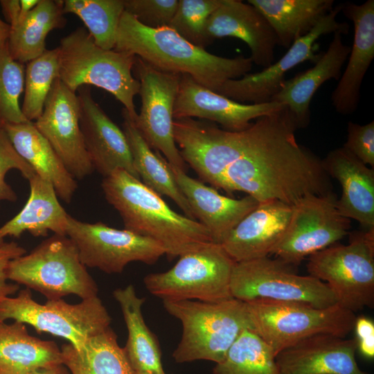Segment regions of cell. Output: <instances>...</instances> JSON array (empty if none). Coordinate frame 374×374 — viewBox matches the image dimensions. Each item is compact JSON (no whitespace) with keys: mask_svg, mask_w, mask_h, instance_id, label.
Returning <instances> with one entry per match:
<instances>
[{"mask_svg":"<svg viewBox=\"0 0 374 374\" xmlns=\"http://www.w3.org/2000/svg\"><path fill=\"white\" fill-rule=\"evenodd\" d=\"M66 235L78 248L81 262L107 274L121 273L132 262L155 263L165 254L155 240L103 222L89 223L69 216Z\"/></svg>","mask_w":374,"mask_h":374,"instance_id":"5bb4252c","label":"cell"},{"mask_svg":"<svg viewBox=\"0 0 374 374\" xmlns=\"http://www.w3.org/2000/svg\"><path fill=\"white\" fill-rule=\"evenodd\" d=\"M26 253V250L15 242L0 244V302L19 290L18 284L8 283L7 271L11 260Z\"/></svg>","mask_w":374,"mask_h":374,"instance_id":"b9f144b4","label":"cell"},{"mask_svg":"<svg viewBox=\"0 0 374 374\" xmlns=\"http://www.w3.org/2000/svg\"><path fill=\"white\" fill-rule=\"evenodd\" d=\"M63 3V0H40L21 21L11 28L6 45L15 60L27 63L46 50L48 34L66 24Z\"/></svg>","mask_w":374,"mask_h":374,"instance_id":"d6a6232c","label":"cell"},{"mask_svg":"<svg viewBox=\"0 0 374 374\" xmlns=\"http://www.w3.org/2000/svg\"><path fill=\"white\" fill-rule=\"evenodd\" d=\"M17 170L28 180L36 175L33 168L18 154L0 121V202H15L17 194L6 182V174Z\"/></svg>","mask_w":374,"mask_h":374,"instance_id":"ab89813d","label":"cell"},{"mask_svg":"<svg viewBox=\"0 0 374 374\" xmlns=\"http://www.w3.org/2000/svg\"><path fill=\"white\" fill-rule=\"evenodd\" d=\"M168 166L195 220L206 228L215 243L221 244L241 220L258 205L259 202L249 195L240 199L222 195L184 170L169 163Z\"/></svg>","mask_w":374,"mask_h":374,"instance_id":"7402d4cb","label":"cell"},{"mask_svg":"<svg viewBox=\"0 0 374 374\" xmlns=\"http://www.w3.org/2000/svg\"><path fill=\"white\" fill-rule=\"evenodd\" d=\"M31 374H71L67 368L62 364L39 369Z\"/></svg>","mask_w":374,"mask_h":374,"instance_id":"f6af8a7d","label":"cell"},{"mask_svg":"<svg viewBox=\"0 0 374 374\" xmlns=\"http://www.w3.org/2000/svg\"><path fill=\"white\" fill-rule=\"evenodd\" d=\"M33 123L75 179H82L94 170L80 127L77 94L59 78L53 82L42 114Z\"/></svg>","mask_w":374,"mask_h":374,"instance_id":"2e32d148","label":"cell"},{"mask_svg":"<svg viewBox=\"0 0 374 374\" xmlns=\"http://www.w3.org/2000/svg\"><path fill=\"white\" fill-rule=\"evenodd\" d=\"M286 107L229 131L201 122L189 133L183 158L201 181L229 195L242 192L259 203L294 205L308 195L333 193L321 159L296 139Z\"/></svg>","mask_w":374,"mask_h":374,"instance_id":"6da1fadb","label":"cell"},{"mask_svg":"<svg viewBox=\"0 0 374 374\" xmlns=\"http://www.w3.org/2000/svg\"><path fill=\"white\" fill-rule=\"evenodd\" d=\"M341 8L342 3L334 6L308 33L297 39L277 62L259 72L248 73L240 78L225 82L217 93L241 103L271 101L286 80L289 71L303 62L314 64L319 60L322 53H317L316 42L321 35L335 32L348 34V23L336 19Z\"/></svg>","mask_w":374,"mask_h":374,"instance_id":"9a60e30c","label":"cell"},{"mask_svg":"<svg viewBox=\"0 0 374 374\" xmlns=\"http://www.w3.org/2000/svg\"><path fill=\"white\" fill-rule=\"evenodd\" d=\"M3 14L11 28L17 25L20 17V0H1Z\"/></svg>","mask_w":374,"mask_h":374,"instance_id":"ee69618b","label":"cell"},{"mask_svg":"<svg viewBox=\"0 0 374 374\" xmlns=\"http://www.w3.org/2000/svg\"><path fill=\"white\" fill-rule=\"evenodd\" d=\"M137 56L165 72L187 74L217 92L226 81L240 78L252 69L250 57L229 58L212 54L184 39L169 27L150 28L123 12L114 48Z\"/></svg>","mask_w":374,"mask_h":374,"instance_id":"7a4b0ae2","label":"cell"},{"mask_svg":"<svg viewBox=\"0 0 374 374\" xmlns=\"http://www.w3.org/2000/svg\"><path fill=\"white\" fill-rule=\"evenodd\" d=\"M8 280L37 291L47 300L74 294L82 299L98 296V285L81 262L77 247L67 236L53 234L29 253L10 261Z\"/></svg>","mask_w":374,"mask_h":374,"instance_id":"52a82bcc","label":"cell"},{"mask_svg":"<svg viewBox=\"0 0 374 374\" xmlns=\"http://www.w3.org/2000/svg\"><path fill=\"white\" fill-rule=\"evenodd\" d=\"M211 43L216 39L235 37L249 46L253 64L266 68L274 60L275 34L262 15L240 0H222L206 24Z\"/></svg>","mask_w":374,"mask_h":374,"instance_id":"603a6c76","label":"cell"},{"mask_svg":"<svg viewBox=\"0 0 374 374\" xmlns=\"http://www.w3.org/2000/svg\"><path fill=\"white\" fill-rule=\"evenodd\" d=\"M140 82L141 105L134 123L149 145L172 166L185 171L174 139L173 109L180 74L160 71L136 56L132 70Z\"/></svg>","mask_w":374,"mask_h":374,"instance_id":"7c38bea8","label":"cell"},{"mask_svg":"<svg viewBox=\"0 0 374 374\" xmlns=\"http://www.w3.org/2000/svg\"><path fill=\"white\" fill-rule=\"evenodd\" d=\"M62 364L54 341L30 335L24 323L0 322V374H31Z\"/></svg>","mask_w":374,"mask_h":374,"instance_id":"83f0119b","label":"cell"},{"mask_svg":"<svg viewBox=\"0 0 374 374\" xmlns=\"http://www.w3.org/2000/svg\"><path fill=\"white\" fill-rule=\"evenodd\" d=\"M78 91L80 127L93 169L103 177L122 169L140 179L123 130L94 100L89 87H81Z\"/></svg>","mask_w":374,"mask_h":374,"instance_id":"ac0fdd59","label":"cell"},{"mask_svg":"<svg viewBox=\"0 0 374 374\" xmlns=\"http://www.w3.org/2000/svg\"><path fill=\"white\" fill-rule=\"evenodd\" d=\"M357 349L355 339L313 335L276 355L278 374H368L356 362Z\"/></svg>","mask_w":374,"mask_h":374,"instance_id":"d6986e66","label":"cell"},{"mask_svg":"<svg viewBox=\"0 0 374 374\" xmlns=\"http://www.w3.org/2000/svg\"><path fill=\"white\" fill-rule=\"evenodd\" d=\"M275 355L253 331L244 330L224 359L215 364L213 374H278Z\"/></svg>","mask_w":374,"mask_h":374,"instance_id":"836d02e7","label":"cell"},{"mask_svg":"<svg viewBox=\"0 0 374 374\" xmlns=\"http://www.w3.org/2000/svg\"><path fill=\"white\" fill-rule=\"evenodd\" d=\"M8 319L28 324L38 332L66 339L78 350L91 337L109 328L112 321L98 296L76 304L62 299L39 303L28 288L20 290L17 296H8L0 302V322Z\"/></svg>","mask_w":374,"mask_h":374,"instance_id":"30bf717a","label":"cell"},{"mask_svg":"<svg viewBox=\"0 0 374 374\" xmlns=\"http://www.w3.org/2000/svg\"><path fill=\"white\" fill-rule=\"evenodd\" d=\"M57 48L46 50L27 62L24 77V97L21 112L28 121H35L42 114L53 82L59 78Z\"/></svg>","mask_w":374,"mask_h":374,"instance_id":"d590c367","label":"cell"},{"mask_svg":"<svg viewBox=\"0 0 374 374\" xmlns=\"http://www.w3.org/2000/svg\"><path fill=\"white\" fill-rule=\"evenodd\" d=\"M123 12V0H64L63 3L64 14L78 16L95 43L105 50L115 47Z\"/></svg>","mask_w":374,"mask_h":374,"instance_id":"e575fe53","label":"cell"},{"mask_svg":"<svg viewBox=\"0 0 374 374\" xmlns=\"http://www.w3.org/2000/svg\"><path fill=\"white\" fill-rule=\"evenodd\" d=\"M30 195L14 217L0 226V244L7 236L19 238L24 232L35 237L47 236L49 231L66 235L69 215L60 204L51 183L35 175L28 179Z\"/></svg>","mask_w":374,"mask_h":374,"instance_id":"4316f807","label":"cell"},{"mask_svg":"<svg viewBox=\"0 0 374 374\" xmlns=\"http://www.w3.org/2000/svg\"><path fill=\"white\" fill-rule=\"evenodd\" d=\"M101 187L124 229L159 243L169 259L213 242L204 225L174 211L161 196L124 170L104 177Z\"/></svg>","mask_w":374,"mask_h":374,"instance_id":"3957f363","label":"cell"},{"mask_svg":"<svg viewBox=\"0 0 374 374\" xmlns=\"http://www.w3.org/2000/svg\"><path fill=\"white\" fill-rule=\"evenodd\" d=\"M334 193L308 195L293 205L288 228L271 255L292 266L349 234L350 220L340 214Z\"/></svg>","mask_w":374,"mask_h":374,"instance_id":"4fadbf2b","label":"cell"},{"mask_svg":"<svg viewBox=\"0 0 374 374\" xmlns=\"http://www.w3.org/2000/svg\"><path fill=\"white\" fill-rule=\"evenodd\" d=\"M349 235L348 244L335 243L310 256L307 270L329 286L337 304L355 312L374 304V229Z\"/></svg>","mask_w":374,"mask_h":374,"instance_id":"ba28073f","label":"cell"},{"mask_svg":"<svg viewBox=\"0 0 374 374\" xmlns=\"http://www.w3.org/2000/svg\"><path fill=\"white\" fill-rule=\"evenodd\" d=\"M136 374H161V373H136ZM162 374H166L165 373H162Z\"/></svg>","mask_w":374,"mask_h":374,"instance_id":"c3c4849f","label":"cell"},{"mask_svg":"<svg viewBox=\"0 0 374 374\" xmlns=\"http://www.w3.org/2000/svg\"><path fill=\"white\" fill-rule=\"evenodd\" d=\"M122 116V130L127 139L133 164L140 180L160 196L165 195L172 199L186 217L195 220L186 198L173 177L166 159L160 152L156 150L154 152L149 146L124 108Z\"/></svg>","mask_w":374,"mask_h":374,"instance_id":"4dcf8cb0","label":"cell"},{"mask_svg":"<svg viewBox=\"0 0 374 374\" xmlns=\"http://www.w3.org/2000/svg\"><path fill=\"white\" fill-rule=\"evenodd\" d=\"M265 18L276 44L285 48L308 33L328 14L333 0H248Z\"/></svg>","mask_w":374,"mask_h":374,"instance_id":"f546056e","label":"cell"},{"mask_svg":"<svg viewBox=\"0 0 374 374\" xmlns=\"http://www.w3.org/2000/svg\"><path fill=\"white\" fill-rule=\"evenodd\" d=\"M294 266L269 256L235 262L230 291L233 298L265 299L327 308L337 303L329 286L312 276L298 274Z\"/></svg>","mask_w":374,"mask_h":374,"instance_id":"8fae6325","label":"cell"},{"mask_svg":"<svg viewBox=\"0 0 374 374\" xmlns=\"http://www.w3.org/2000/svg\"><path fill=\"white\" fill-rule=\"evenodd\" d=\"M113 296L126 324L128 336L123 348L133 370L135 373H165L159 342L143 318L142 307L145 299L137 295L132 285L116 289Z\"/></svg>","mask_w":374,"mask_h":374,"instance_id":"f1b7e54d","label":"cell"},{"mask_svg":"<svg viewBox=\"0 0 374 374\" xmlns=\"http://www.w3.org/2000/svg\"><path fill=\"white\" fill-rule=\"evenodd\" d=\"M323 167L341 187L337 208L341 215L355 220L364 230L374 229V169L344 146L329 152L321 159Z\"/></svg>","mask_w":374,"mask_h":374,"instance_id":"cb8c5ba5","label":"cell"},{"mask_svg":"<svg viewBox=\"0 0 374 374\" xmlns=\"http://www.w3.org/2000/svg\"><path fill=\"white\" fill-rule=\"evenodd\" d=\"M124 11L140 24L150 28L168 27L178 0H123Z\"/></svg>","mask_w":374,"mask_h":374,"instance_id":"f35d334b","label":"cell"},{"mask_svg":"<svg viewBox=\"0 0 374 374\" xmlns=\"http://www.w3.org/2000/svg\"><path fill=\"white\" fill-rule=\"evenodd\" d=\"M1 123L18 154L36 175L51 184L58 197L69 204L78 188L75 179L33 122Z\"/></svg>","mask_w":374,"mask_h":374,"instance_id":"484cf974","label":"cell"},{"mask_svg":"<svg viewBox=\"0 0 374 374\" xmlns=\"http://www.w3.org/2000/svg\"><path fill=\"white\" fill-rule=\"evenodd\" d=\"M292 210L276 199L260 202L221 245L235 262L269 256L285 235Z\"/></svg>","mask_w":374,"mask_h":374,"instance_id":"ffe728a7","label":"cell"},{"mask_svg":"<svg viewBox=\"0 0 374 374\" xmlns=\"http://www.w3.org/2000/svg\"><path fill=\"white\" fill-rule=\"evenodd\" d=\"M342 33L335 32L328 49L321 53L314 66L285 80L271 99L286 107L298 129L310 122V103L319 88L330 79L339 80L348 59L350 47L342 40Z\"/></svg>","mask_w":374,"mask_h":374,"instance_id":"d4e9b609","label":"cell"},{"mask_svg":"<svg viewBox=\"0 0 374 374\" xmlns=\"http://www.w3.org/2000/svg\"><path fill=\"white\" fill-rule=\"evenodd\" d=\"M341 12L353 24V42L331 101L337 112L348 115L357 108L364 77L374 59V0L342 3Z\"/></svg>","mask_w":374,"mask_h":374,"instance_id":"44dd1931","label":"cell"},{"mask_svg":"<svg viewBox=\"0 0 374 374\" xmlns=\"http://www.w3.org/2000/svg\"><path fill=\"white\" fill-rule=\"evenodd\" d=\"M251 330L271 349L280 351L313 335L346 337L353 329L355 312L339 304L327 308L292 301L256 299L246 301Z\"/></svg>","mask_w":374,"mask_h":374,"instance_id":"8992f818","label":"cell"},{"mask_svg":"<svg viewBox=\"0 0 374 374\" xmlns=\"http://www.w3.org/2000/svg\"><path fill=\"white\" fill-rule=\"evenodd\" d=\"M39 1L40 0H20L21 11L18 23L38 4Z\"/></svg>","mask_w":374,"mask_h":374,"instance_id":"bcb514c9","label":"cell"},{"mask_svg":"<svg viewBox=\"0 0 374 374\" xmlns=\"http://www.w3.org/2000/svg\"><path fill=\"white\" fill-rule=\"evenodd\" d=\"M60 349L62 364L71 374H136L110 327L91 337L78 350L71 344Z\"/></svg>","mask_w":374,"mask_h":374,"instance_id":"1f68e13d","label":"cell"},{"mask_svg":"<svg viewBox=\"0 0 374 374\" xmlns=\"http://www.w3.org/2000/svg\"><path fill=\"white\" fill-rule=\"evenodd\" d=\"M235 262L221 244L211 242L180 256L170 269L148 274L143 283L162 301L220 302L233 298L230 280Z\"/></svg>","mask_w":374,"mask_h":374,"instance_id":"9c48e42d","label":"cell"},{"mask_svg":"<svg viewBox=\"0 0 374 374\" xmlns=\"http://www.w3.org/2000/svg\"><path fill=\"white\" fill-rule=\"evenodd\" d=\"M11 31V26L0 18V47L6 44Z\"/></svg>","mask_w":374,"mask_h":374,"instance_id":"7dc6e473","label":"cell"},{"mask_svg":"<svg viewBox=\"0 0 374 374\" xmlns=\"http://www.w3.org/2000/svg\"><path fill=\"white\" fill-rule=\"evenodd\" d=\"M57 48L59 79L70 90L76 93L88 85L101 88L123 104L133 121L136 118L134 98L140 82L132 72L135 55L99 47L82 27L62 37Z\"/></svg>","mask_w":374,"mask_h":374,"instance_id":"5b68a950","label":"cell"},{"mask_svg":"<svg viewBox=\"0 0 374 374\" xmlns=\"http://www.w3.org/2000/svg\"><path fill=\"white\" fill-rule=\"evenodd\" d=\"M24 64L15 60L7 45L0 47V121L20 123L27 119L19 105V98L24 89Z\"/></svg>","mask_w":374,"mask_h":374,"instance_id":"74e56055","label":"cell"},{"mask_svg":"<svg viewBox=\"0 0 374 374\" xmlns=\"http://www.w3.org/2000/svg\"><path fill=\"white\" fill-rule=\"evenodd\" d=\"M344 147L366 166L374 167V121L364 125L349 121Z\"/></svg>","mask_w":374,"mask_h":374,"instance_id":"60d3db41","label":"cell"},{"mask_svg":"<svg viewBox=\"0 0 374 374\" xmlns=\"http://www.w3.org/2000/svg\"><path fill=\"white\" fill-rule=\"evenodd\" d=\"M163 305L182 326L181 339L172 353L177 363H219L241 332L251 330L246 303L234 298L213 303L165 300Z\"/></svg>","mask_w":374,"mask_h":374,"instance_id":"277c9868","label":"cell"},{"mask_svg":"<svg viewBox=\"0 0 374 374\" xmlns=\"http://www.w3.org/2000/svg\"><path fill=\"white\" fill-rule=\"evenodd\" d=\"M285 105L275 101L246 104L234 101L181 74L173 118H197L220 124L223 129L240 131L259 117L279 111Z\"/></svg>","mask_w":374,"mask_h":374,"instance_id":"e0dca14e","label":"cell"},{"mask_svg":"<svg viewBox=\"0 0 374 374\" xmlns=\"http://www.w3.org/2000/svg\"><path fill=\"white\" fill-rule=\"evenodd\" d=\"M222 0H178L169 28L190 44L204 48L212 44L206 34V24Z\"/></svg>","mask_w":374,"mask_h":374,"instance_id":"8d00e7d4","label":"cell"},{"mask_svg":"<svg viewBox=\"0 0 374 374\" xmlns=\"http://www.w3.org/2000/svg\"><path fill=\"white\" fill-rule=\"evenodd\" d=\"M354 329L357 339V348L365 357H374V323L364 316L356 317Z\"/></svg>","mask_w":374,"mask_h":374,"instance_id":"7bdbcfd3","label":"cell"}]
</instances>
